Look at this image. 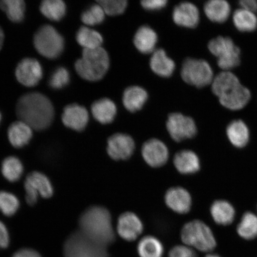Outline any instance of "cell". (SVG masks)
Returning <instances> with one entry per match:
<instances>
[{"mask_svg": "<svg viewBox=\"0 0 257 257\" xmlns=\"http://www.w3.org/2000/svg\"><path fill=\"white\" fill-rule=\"evenodd\" d=\"M16 114L32 130L43 131L52 123L54 110L52 103L46 96L38 92L24 95L19 99Z\"/></svg>", "mask_w": 257, "mask_h": 257, "instance_id": "6da1fadb", "label": "cell"}, {"mask_svg": "<svg viewBox=\"0 0 257 257\" xmlns=\"http://www.w3.org/2000/svg\"><path fill=\"white\" fill-rule=\"evenodd\" d=\"M79 230L96 243L109 245L115 239L110 213L104 207L93 206L83 212L79 220Z\"/></svg>", "mask_w": 257, "mask_h": 257, "instance_id": "7a4b0ae2", "label": "cell"}, {"mask_svg": "<svg viewBox=\"0 0 257 257\" xmlns=\"http://www.w3.org/2000/svg\"><path fill=\"white\" fill-rule=\"evenodd\" d=\"M212 91L218 96L221 105L232 110H239L248 104L250 93L240 84L232 73L228 71L218 74L212 82Z\"/></svg>", "mask_w": 257, "mask_h": 257, "instance_id": "3957f363", "label": "cell"}, {"mask_svg": "<svg viewBox=\"0 0 257 257\" xmlns=\"http://www.w3.org/2000/svg\"><path fill=\"white\" fill-rule=\"evenodd\" d=\"M110 60L107 51L99 47L95 49H83L82 56L76 61L75 69L78 75L88 81L101 80L107 73Z\"/></svg>", "mask_w": 257, "mask_h": 257, "instance_id": "277c9868", "label": "cell"}, {"mask_svg": "<svg viewBox=\"0 0 257 257\" xmlns=\"http://www.w3.org/2000/svg\"><path fill=\"white\" fill-rule=\"evenodd\" d=\"M183 242L203 252L213 251L217 241L207 225L200 220H194L184 225L181 231Z\"/></svg>", "mask_w": 257, "mask_h": 257, "instance_id": "5b68a950", "label": "cell"}, {"mask_svg": "<svg viewBox=\"0 0 257 257\" xmlns=\"http://www.w3.org/2000/svg\"><path fill=\"white\" fill-rule=\"evenodd\" d=\"M63 252L65 257H108L105 246L96 243L79 230L67 239Z\"/></svg>", "mask_w": 257, "mask_h": 257, "instance_id": "8992f818", "label": "cell"}, {"mask_svg": "<svg viewBox=\"0 0 257 257\" xmlns=\"http://www.w3.org/2000/svg\"><path fill=\"white\" fill-rule=\"evenodd\" d=\"M35 48L41 56L55 59L62 54L64 48V38L55 28L44 25L35 33L34 38Z\"/></svg>", "mask_w": 257, "mask_h": 257, "instance_id": "52a82bcc", "label": "cell"}, {"mask_svg": "<svg viewBox=\"0 0 257 257\" xmlns=\"http://www.w3.org/2000/svg\"><path fill=\"white\" fill-rule=\"evenodd\" d=\"M208 49L217 58L218 66L221 69L228 70L239 66L240 51L230 38H214L209 43Z\"/></svg>", "mask_w": 257, "mask_h": 257, "instance_id": "ba28073f", "label": "cell"}, {"mask_svg": "<svg viewBox=\"0 0 257 257\" xmlns=\"http://www.w3.org/2000/svg\"><path fill=\"white\" fill-rule=\"evenodd\" d=\"M183 80L188 84L202 88L213 81V72L206 61L187 59L183 63L181 70Z\"/></svg>", "mask_w": 257, "mask_h": 257, "instance_id": "9c48e42d", "label": "cell"}, {"mask_svg": "<svg viewBox=\"0 0 257 257\" xmlns=\"http://www.w3.org/2000/svg\"><path fill=\"white\" fill-rule=\"evenodd\" d=\"M24 186L26 201L30 205L36 204L40 196L49 198L53 195V187L49 179L39 172L30 173L26 178Z\"/></svg>", "mask_w": 257, "mask_h": 257, "instance_id": "30bf717a", "label": "cell"}, {"mask_svg": "<svg viewBox=\"0 0 257 257\" xmlns=\"http://www.w3.org/2000/svg\"><path fill=\"white\" fill-rule=\"evenodd\" d=\"M170 137L176 142L194 138L197 128L194 120L181 113L170 114L166 123Z\"/></svg>", "mask_w": 257, "mask_h": 257, "instance_id": "8fae6325", "label": "cell"}, {"mask_svg": "<svg viewBox=\"0 0 257 257\" xmlns=\"http://www.w3.org/2000/svg\"><path fill=\"white\" fill-rule=\"evenodd\" d=\"M43 71L38 60L27 58L19 63L16 69V76L19 82L27 87H34L43 78Z\"/></svg>", "mask_w": 257, "mask_h": 257, "instance_id": "7c38bea8", "label": "cell"}, {"mask_svg": "<svg viewBox=\"0 0 257 257\" xmlns=\"http://www.w3.org/2000/svg\"><path fill=\"white\" fill-rule=\"evenodd\" d=\"M135 147L133 138L127 134L117 133L108 138L107 150L111 159L124 160L133 156Z\"/></svg>", "mask_w": 257, "mask_h": 257, "instance_id": "4fadbf2b", "label": "cell"}, {"mask_svg": "<svg viewBox=\"0 0 257 257\" xmlns=\"http://www.w3.org/2000/svg\"><path fill=\"white\" fill-rule=\"evenodd\" d=\"M143 158L153 168L165 165L169 159L168 147L162 141L151 139L145 143L142 148Z\"/></svg>", "mask_w": 257, "mask_h": 257, "instance_id": "5bb4252c", "label": "cell"}, {"mask_svg": "<svg viewBox=\"0 0 257 257\" xmlns=\"http://www.w3.org/2000/svg\"><path fill=\"white\" fill-rule=\"evenodd\" d=\"M117 230L121 238L134 241L142 233L143 224L136 214L126 212L118 218Z\"/></svg>", "mask_w": 257, "mask_h": 257, "instance_id": "9a60e30c", "label": "cell"}, {"mask_svg": "<svg viewBox=\"0 0 257 257\" xmlns=\"http://www.w3.org/2000/svg\"><path fill=\"white\" fill-rule=\"evenodd\" d=\"M62 121L66 127L76 131H82L88 123V112L84 107L78 104L67 105L64 109Z\"/></svg>", "mask_w": 257, "mask_h": 257, "instance_id": "2e32d148", "label": "cell"}, {"mask_svg": "<svg viewBox=\"0 0 257 257\" xmlns=\"http://www.w3.org/2000/svg\"><path fill=\"white\" fill-rule=\"evenodd\" d=\"M173 21L180 27L194 28L200 22V13L196 6L184 2L177 6L173 12Z\"/></svg>", "mask_w": 257, "mask_h": 257, "instance_id": "e0dca14e", "label": "cell"}, {"mask_svg": "<svg viewBox=\"0 0 257 257\" xmlns=\"http://www.w3.org/2000/svg\"><path fill=\"white\" fill-rule=\"evenodd\" d=\"M165 201L170 209L179 214L187 213L192 205L190 194L181 187L169 189L165 195Z\"/></svg>", "mask_w": 257, "mask_h": 257, "instance_id": "ac0fdd59", "label": "cell"}, {"mask_svg": "<svg viewBox=\"0 0 257 257\" xmlns=\"http://www.w3.org/2000/svg\"><path fill=\"white\" fill-rule=\"evenodd\" d=\"M150 64L153 72L163 78H169L175 71L174 61L167 56L163 49L154 51Z\"/></svg>", "mask_w": 257, "mask_h": 257, "instance_id": "d6986e66", "label": "cell"}, {"mask_svg": "<svg viewBox=\"0 0 257 257\" xmlns=\"http://www.w3.org/2000/svg\"><path fill=\"white\" fill-rule=\"evenodd\" d=\"M8 134L12 146L21 149L30 143L32 137V128L24 121L19 120L10 126Z\"/></svg>", "mask_w": 257, "mask_h": 257, "instance_id": "ffe728a7", "label": "cell"}, {"mask_svg": "<svg viewBox=\"0 0 257 257\" xmlns=\"http://www.w3.org/2000/svg\"><path fill=\"white\" fill-rule=\"evenodd\" d=\"M158 41L156 32L148 26L138 29L135 35L134 43L137 50L141 53L154 52Z\"/></svg>", "mask_w": 257, "mask_h": 257, "instance_id": "44dd1931", "label": "cell"}, {"mask_svg": "<svg viewBox=\"0 0 257 257\" xmlns=\"http://www.w3.org/2000/svg\"><path fill=\"white\" fill-rule=\"evenodd\" d=\"M173 162L176 169L182 174H193L200 169L198 157L190 150H183L176 153Z\"/></svg>", "mask_w": 257, "mask_h": 257, "instance_id": "7402d4cb", "label": "cell"}, {"mask_svg": "<svg viewBox=\"0 0 257 257\" xmlns=\"http://www.w3.org/2000/svg\"><path fill=\"white\" fill-rule=\"evenodd\" d=\"M91 111L95 120L101 124H106L114 120L117 114V107L111 99L102 98L92 104Z\"/></svg>", "mask_w": 257, "mask_h": 257, "instance_id": "603a6c76", "label": "cell"}, {"mask_svg": "<svg viewBox=\"0 0 257 257\" xmlns=\"http://www.w3.org/2000/svg\"><path fill=\"white\" fill-rule=\"evenodd\" d=\"M147 92L138 86H132L125 90L123 95V103L128 111L134 112L143 108L147 101Z\"/></svg>", "mask_w": 257, "mask_h": 257, "instance_id": "cb8c5ba5", "label": "cell"}, {"mask_svg": "<svg viewBox=\"0 0 257 257\" xmlns=\"http://www.w3.org/2000/svg\"><path fill=\"white\" fill-rule=\"evenodd\" d=\"M204 12L210 21L223 23L229 18L230 7L229 3L224 0H211L205 3Z\"/></svg>", "mask_w": 257, "mask_h": 257, "instance_id": "d4e9b609", "label": "cell"}, {"mask_svg": "<svg viewBox=\"0 0 257 257\" xmlns=\"http://www.w3.org/2000/svg\"><path fill=\"white\" fill-rule=\"evenodd\" d=\"M211 214L215 222L226 226L232 223L235 211L232 205L227 201L218 200L211 205Z\"/></svg>", "mask_w": 257, "mask_h": 257, "instance_id": "484cf974", "label": "cell"}, {"mask_svg": "<svg viewBox=\"0 0 257 257\" xmlns=\"http://www.w3.org/2000/svg\"><path fill=\"white\" fill-rule=\"evenodd\" d=\"M228 138L233 146L242 148L248 143L249 133L248 127L242 120H234L227 128Z\"/></svg>", "mask_w": 257, "mask_h": 257, "instance_id": "4316f807", "label": "cell"}, {"mask_svg": "<svg viewBox=\"0 0 257 257\" xmlns=\"http://www.w3.org/2000/svg\"><path fill=\"white\" fill-rule=\"evenodd\" d=\"M76 41L84 49L91 50L101 47L103 38L97 31L82 27L77 32Z\"/></svg>", "mask_w": 257, "mask_h": 257, "instance_id": "83f0119b", "label": "cell"}, {"mask_svg": "<svg viewBox=\"0 0 257 257\" xmlns=\"http://www.w3.org/2000/svg\"><path fill=\"white\" fill-rule=\"evenodd\" d=\"M138 252L140 257H163L162 243L155 237H144L138 245Z\"/></svg>", "mask_w": 257, "mask_h": 257, "instance_id": "f1b7e54d", "label": "cell"}, {"mask_svg": "<svg viewBox=\"0 0 257 257\" xmlns=\"http://www.w3.org/2000/svg\"><path fill=\"white\" fill-rule=\"evenodd\" d=\"M2 172L3 176L8 181L17 182L23 175L24 166L18 157H8L2 163Z\"/></svg>", "mask_w": 257, "mask_h": 257, "instance_id": "f546056e", "label": "cell"}, {"mask_svg": "<svg viewBox=\"0 0 257 257\" xmlns=\"http://www.w3.org/2000/svg\"><path fill=\"white\" fill-rule=\"evenodd\" d=\"M40 11L50 20L57 22L65 16L66 6L61 0H45L41 3Z\"/></svg>", "mask_w": 257, "mask_h": 257, "instance_id": "4dcf8cb0", "label": "cell"}, {"mask_svg": "<svg viewBox=\"0 0 257 257\" xmlns=\"http://www.w3.org/2000/svg\"><path fill=\"white\" fill-rule=\"evenodd\" d=\"M237 232L240 237L246 240H252L257 237V217L254 214L247 212L243 214Z\"/></svg>", "mask_w": 257, "mask_h": 257, "instance_id": "1f68e13d", "label": "cell"}, {"mask_svg": "<svg viewBox=\"0 0 257 257\" xmlns=\"http://www.w3.org/2000/svg\"><path fill=\"white\" fill-rule=\"evenodd\" d=\"M25 3L23 0H3L0 2V8L6 13L9 19L15 23L24 20Z\"/></svg>", "mask_w": 257, "mask_h": 257, "instance_id": "d6a6232c", "label": "cell"}, {"mask_svg": "<svg viewBox=\"0 0 257 257\" xmlns=\"http://www.w3.org/2000/svg\"><path fill=\"white\" fill-rule=\"evenodd\" d=\"M233 21L234 26L241 32H252L257 27V18L254 14L243 9L234 12Z\"/></svg>", "mask_w": 257, "mask_h": 257, "instance_id": "836d02e7", "label": "cell"}, {"mask_svg": "<svg viewBox=\"0 0 257 257\" xmlns=\"http://www.w3.org/2000/svg\"><path fill=\"white\" fill-rule=\"evenodd\" d=\"M20 207L19 199L7 191H0V211L8 217L14 216Z\"/></svg>", "mask_w": 257, "mask_h": 257, "instance_id": "e575fe53", "label": "cell"}, {"mask_svg": "<svg viewBox=\"0 0 257 257\" xmlns=\"http://www.w3.org/2000/svg\"><path fill=\"white\" fill-rule=\"evenodd\" d=\"M105 12L99 5H94L82 13L81 20L88 26L101 24L104 21Z\"/></svg>", "mask_w": 257, "mask_h": 257, "instance_id": "d590c367", "label": "cell"}, {"mask_svg": "<svg viewBox=\"0 0 257 257\" xmlns=\"http://www.w3.org/2000/svg\"><path fill=\"white\" fill-rule=\"evenodd\" d=\"M97 3L104 10L105 15L112 16L123 14L127 6L126 0H101Z\"/></svg>", "mask_w": 257, "mask_h": 257, "instance_id": "8d00e7d4", "label": "cell"}, {"mask_svg": "<svg viewBox=\"0 0 257 257\" xmlns=\"http://www.w3.org/2000/svg\"><path fill=\"white\" fill-rule=\"evenodd\" d=\"M70 82V74L66 68L60 67L54 70L49 80L51 88L60 89L65 87Z\"/></svg>", "mask_w": 257, "mask_h": 257, "instance_id": "74e56055", "label": "cell"}, {"mask_svg": "<svg viewBox=\"0 0 257 257\" xmlns=\"http://www.w3.org/2000/svg\"><path fill=\"white\" fill-rule=\"evenodd\" d=\"M194 250L189 246L178 245L170 250L169 257H196Z\"/></svg>", "mask_w": 257, "mask_h": 257, "instance_id": "f35d334b", "label": "cell"}, {"mask_svg": "<svg viewBox=\"0 0 257 257\" xmlns=\"http://www.w3.org/2000/svg\"><path fill=\"white\" fill-rule=\"evenodd\" d=\"M143 8L149 11H156L166 7V0H145L141 2Z\"/></svg>", "mask_w": 257, "mask_h": 257, "instance_id": "ab89813d", "label": "cell"}, {"mask_svg": "<svg viewBox=\"0 0 257 257\" xmlns=\"http://www.w3.org/2000/svg\"><path fill=\"white\" fill-rule=\"evenodd\" d=\"M9 241V234L7 227L2 221H0V249L7 248Z\"/></svg>", "mask_w": 257, "mask_h": 257, "instance_id": "60d3db41", "label": "cell"}, {"mask_svg": "<svg viewBox=\"0 0 257 257\" xmlns=\"http://www.w3.org/2000/svg\"><path fill=\"white\" fill-rule=\"evenodd\" d=\"M242 9L250 12L257 11V2L255 0H242L239 2Z\"/></svg>", "mask_w": 257, "mask_h": 257, "instance_id": "b9f144b4", "label": "cell"}, {"mask_svg": "<svg viewBox=\"0 0 257 257\" xmlns=\"http://www.w3.org/2000/svg\"><path fill=\"white\" fill-rule=\"evenodd\" d=\"M12 257H41L39 253L31 249H22L15 253Z\"/></svg>", "mask_w": 257, "mask_h": 257, "instance_id": "7bdbcfd3", "label": "cell"}, {"mask_svg": "<svg viewBox=\"0 0 257 257\" xmlns=\"http://www.w3.org/2000/svg\"><path fill=\"white\" fill-rule=\"evenodd\" d=\"M5 40V35L4 32H3L2 28L0 27V51H1L2 48L3 46V43H4Z\"/></svg>", "mask_w": 257, "mask_h": 257, "instance_id": "ee69618b", "label": "cell"}, {"mask_svg": "<svg viewBox=\"0 0 257 257\" xmlns=\"http://www.w3.org/2000/svg\"><path fill=\"white\" fill-rule=\"evenodd\" d=\"M204 257H222L220 255L217 254V253H208L207 255Z\"/></svg>", "mask_w": 257, "mask_h": 257, "instance_id": "f6af8a7d", "label": "cell"}, {"mask_svg": "<svg viewBox=\"0 0 257 257\" xmlns=\"http://www.w3.org/2000/svg\"><path fill=\"white\" fill-rule=\"evenodd\" d=\"M1 121H2V114H1V112H0V123H1Z\"/></svg>", "mask_w": 257, "mask_h": 257, "instance_id": "bcb514c9", "label": "cell"}]
</instances>
